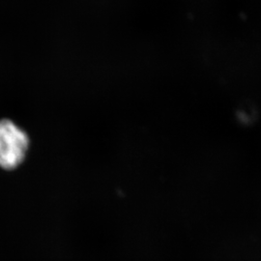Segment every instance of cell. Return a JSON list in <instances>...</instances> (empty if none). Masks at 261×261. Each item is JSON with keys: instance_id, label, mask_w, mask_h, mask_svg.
<instances>
[{"instance_id": "6da1fadb", "label": "cell", "mask_w": 261, "mask_h": 261, "mask_svg": "<svg viewBox=\"0 0 261 261\" xmlns=\"http://www.w3.org/2000/svg\"><path fill=\"white\" fill-rule=\"evenodd\" d=\"M28 148L27 134L13 122L0 121V167L17 168L25 157Z\"/></svg>"}]
</instances>
